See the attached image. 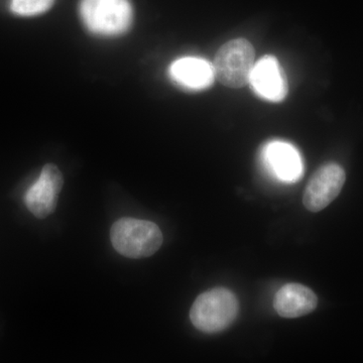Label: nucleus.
Returning a JSON list of instances; mask_svg holds the SVG:
<instances>
[{
    "label": "nucleus",
    "mask_w": 363,
    "mask_h": 363,
    "mask_svg": "<svg viewBox=\"0 0 363 363\" xmlns=\"http://www.w3.org/2000/svg\"><path fill=\"white\" fill-rule=\"evenodd\" d=\"M250 84L257 96L267 101L281 102L288 94L285 71L276 57L267 55L255 62Z\"/></svg>",
    "instance_id": "obj_7"
},
{
    "label": "nucleus",
    "mask_w": 363,
    "mask_h": 363,
    "mask_svg": "<svg viewBox=\"0 0 363 363\" xmlns=\"http://www.w3.org/2000/svg\"><path fill=\"white\" fill-rule=\"evenodd\" d=\"M79 13L86 28L102 37L123 35L133 20L130 0H81Z\"/></svg>",
    "instance_id": "obj_3"
},
{
    "label": "nucleus",
    "mask_w": 363,
    "mask_h": 363,
    "mask_svg": "<svg viewBox=\"0 0 363 363\" xmlns=\"http://www.w3.org/2000/svg\"><path fill=\"white\" fill-rule=\"evenodd\" d=\"M169 78L184 89L201 91L213 85V66L207 60L184 57L174 61L169 68Z\"/></svg>",
    "instance_id": "obj_8"
},
{
    "label": "nucleus",
    "mask_w": 363,
    "mask_h": 363,
    "mask_svg": "<svg viewBox=\"0 0 363 363\" xmlns=\"http://www.w3.org/2000/svg\"><path fill=\"white\" fill-rule=\"evenodd\" d=\"M240 302L235 294L225 288H214L198 296L190 311V319L198 330L218 333L235 321Z\"/></svg>",
    "instance_id": "obj_1"
},
{
    "label": "nucleus",
    "mask_w": 363,
    "mask_h": 363,
    "mask_svg": "<svg viewBox=\"0 0 363 363\" xmlns=\"http://www.w3.org/2000/svg\"><path fill=\"white\" fill-rule=\"evenodd\" d=\"M63 184V176L58 167L45 164L39 178L26 194V205L30 213L39 219L51 215L56 210Z\"/></svg>",
    "instance_id": "obj_6"
},
{
    "label": "nucleus",
    "mask_w": 363,
    "mask_h": 363,
    "mask_svg": "<svg viewBox=\"0 0 363 363\" xmlns=\"http://www.w3.org/2000/svg\"><path fill=\"white\" fill-rule=\"evenodd\" d=\"M317 306L316 294L301 284H286L274 296V310L279 316L288 319L310 314L316 309Z\"/></svg>",
    "instance_id": "obj_9"
},
{
    "label": "nucleus",
    "mask_w": 363,
    "mask_h": 363,
    "mask_svg": "<svg viewBox=\"0 0 363 363\" xmlns=\"http://www.w3.org/2000/svg\"><path fill=\"white\" fill-rule=\"evenodd\" d=\"M264 160L277 178L284 182H296L303 173L300 154L290 143L272 142L264 149Z\"/></svg>",
    "instance_id": "obj_10"
},
{
    "label": "nucleus",
    "mask_w": 363,
    "mask_h": 363,
    "mask_svg": "<svg viewBox=\"0 0 363 363\" xmlns=\"http://www.w3.org/2000/svg\"><path fill=\"white\" fill-rule=\"evenodd\" d=\"M255 63V50L247 39L229 40L219 48L214 57L215 79L229 88L245 87L250 84Z\"/></svg>",
    "instance_id": "obj_4"
},
{
    "label": "nucleus",
    "mask_w": 363,
    "mask_h": 363,
    "mask_svg": "<svg viewBox=\"0 0 363 363\" xmlns=\"http://www.w3.org/2000/svg\"><path fill=\"white\" fill-rule=\"evenodd\" d=\"M112 245L117 252L130 259L149 257L162 245V233L154 222L121 218L112 225Z\"/></svg>",
    "instance_id": "obj_2"
},
{
    "label": "nucleus",
    "mask_w": 363,
    "mask_h": 363,
    "mask_svg": "<svg viewBox=\"0 0 363 363\" xmlns=\"http://www.w3.org/2000/svg\"><path fill=\"white\" fill-rule=\"evenodd\" d=\"M55 0H11V11L20 16H35L47 13Z\"/></svg>",
    "instance_id": "obj_11"
},
{
    "label": "nucleus",
    "mask_w": 363,
    "mask_h": 363,
    "mask_svg": "<svg viewBox=\"0 0 363 363\" xmlns=\"http://www.w3.org/2000/svg\"><path fill=\"white\" fill-rule=\"evenodd\" d=\"M345 171L336 162H327L313 174L306 186L303 203L309 211L319 212L330 205L342 190Z\"/></svg>",
    "instance_id": "obj_5"
}]
</instances>
